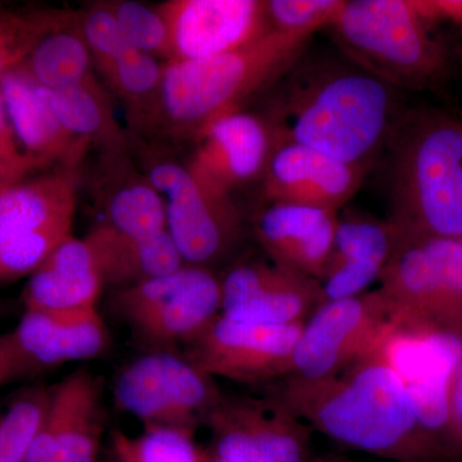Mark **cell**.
I'll use <instances>...</instances> for the list:
<instances>
[{
  "label": "cell",
  "instance_id": "20",
  "mask_svg": "<svg viewBox=\"0 0 462 462\" xmlns=\"http://www.w3.org/2000/svg\"><path fill=\"white\" fill-rule=\"evenodd\" d=\"M338 218L328 209L267 203L254 218V236L272 263L320 281Z\"/></svg>",
  "mask_w": 462,
  "mask_h": 462
},
{
  "label": "cell",
  "instance_id": "34",
  "mask_svg": "<svg viewBox=\"0 0 462 462\" xmlns=\"http://www.w3.org/2000/svg\"><path fill=\"white\" fill-rule=\"evenodd\" d=\"M78 27L93 58L96 71L135 51L107 5H91L78 14Z\"/></svg>",
  "mask_w": 462,
  "mask_h": 462
},
{
  "label": "cell",
  "instance_id": "36",
  "mask_svg": "<svg viewBox=\"0 0 462 462\" xmlns=\"http://www.w3.org/2000/svg\"><path fill=\"white\" fill-rule=\"evenodd\" d=\"M448 427L455 454L462 461V355L449 384Z\"/></svg>",
  "mask_w": 462,
  "mask_h": 462
},
{
  "label": "cell",
  "instance_id": "4",
  "mask_svg": "<svg viewBox=\"0 0 462 462\" xmlns=\"http://www.w3.org/2000/svg\"><path fill=\"white\" fill-rule=\"evenodd\" d=\"M436 0H345L329 27L346 60L398 90L436 89L452 51Z\"/></svg>",
  "mask_w": 462,
  "mask_h": 462
},
{
  "label": "cell",
  "instance_id": "10",
  "mask_svg": "<svg viewBox=\"0 0 462 462\" xmlns=\"http://www.w3.org/2000/svg\"><path fill=\"white\" fill-rule=\"evenodd\" d=\"M397 325L396 311L379 288L322 302L303 324L291 376L333 375L384 342Z\"/></svg>",
  "mask_w": 462,
  "mask_h": 462
},
{
  "label": "cell",
  "instance_id": "30",
  "mask_svg": "<svg viewBox=\"0 0 462 462\" xmlns=\"http://www.w3.org/2000/svg\"><path fill=\"white\" fill-rule=\"evenodd\" d=\"M50 388L32 387L0 406V462H26L47 409Z\"/></svg>",
  "mask_w": 462,
  "mask_h": 462
},
{
  "label": "cell",
  "instance_id": "19",
  "mask_svg": "<svg viewBox=\"0 0 462 462\" xmlns=\"http://www.w3.org/2000/svg\"><path fill=\"white\" fill-rule=\"evenodd\" d=\"M27 373L91 360L107 349L109 331L98 309L25 310L11 331Z\"/></svg>",
  "mask_w": 462,
  "mask_h": 462
},
{
  "label": "cell",
  "instance_id": "32",
  "mask_svg": "<svg viewBox=\"0 0 462 462\" xmlns=\"http://www.w3.org/2000/svg\"><path fill=\"white\" fill-rule=\"evenodd\" d=\"M107 5L134 50L169 62V29L158 5L149 7L134 0H121Z\"/></svg>",
  "mask_w": 462,
  "mask_h": 462
},
{
  "label": "cell",
  "instance_id": "38",
  "mask_svg": "<svg viewBox=\"0 0 462 462\" xmlns=\"http://www.w3.org/2000/svg\"><path fill=\"white\" fill-rule=\"evenodd\" d=\"M436 5L443 20L457 27L462 35V0H436Z\"/></svg>",
  "mask_w": 462,
  "mask_h": 462
},
{
  "label": "cell",
  "instance_id": "37",
  "mask_svg": "<svg viewBox=\"0 0 462 462\" xmlns=\"http://www.w3.org/2000/svg\"><path fill=\"white\" fill-rule=\"evenodd\" d=\"M29 375L11 331L0 336V387L21 376Z\"/></svg>",
  "mask_w": 462,
  "mask_h": 462
},
{
  "label": "cell",
  "instance_id": "11",
  "mask_svg": "<svg viewBox=\"0 0 462 462\" xmlns=\"http://www.w3.org/2000/svg\"><path fill=\"white\" fill-rule=\"evenodd\" d=\"M166 203L167 231L185 264L208 267L238 245L243 220L234 199L217 196L175 161H156L145 170Z\"/></svg>",
  "mask_w": 462,
  "mask_h": 462
},
{
  "label": "cell",
  "instance_id": "16",
  "mask_svg": "<svg viewBox=\"0 0 462 462\" xmlns=\"http://www.w3.org/2000/svg\"><path fill=\"white\" fill-rule=\"evenodd\" d=\"M105 430L103 382L78 369L50 388L26 462H99Z\"/></svg>",
  "mask_w": 462,
  "mask_h": 462
},
{
  "label": "cell",
  "instance_id": "5",
  "mask_svg": "<svg viewBox=\"0 0 462 462\" xmlns=\"http://www.w3.org/2000/svg\"><path fill=\"white\" fill-rule=\"evenodd\" d=\"M309 38L267 32L257 42L220 56L165 63L161 123L196 135L218 116L238 111L266 90L306 50Z\"/></svg>",
  "mask_w": 462,
  "mask_h": 462
},
{
  "label": "cell",
  "instance_id": "29",
  "mask_svg": "<svg viewBox=\"0 0 462 462\" xmlns=\"http://www.w3.org/2000/svg\"><path fill=\"white\" fill-rule=\"evenodd\" d=\"M75 16L60 9H11L0 5V78L20 69L44 36L69 25Z\"/></svg>",
  "mask_w": 462,
  "mask_h": 462
},
{
  "label": "cell",
  "instance_id": "26",
  "mask_svg": "<svg viewBox=\"0 0 462 462\" xmlns=\"http://www.w3.org/2000/svg\"><path fill=\"white\" fill-rule=\"evenodd\" d=\"M20 69L47 90L66 89L96 80L93 58L79 32L78 14L69 25L44 36Z\"/></svg>",
  "mask_w": 462,
  "mask_h": 462
},
{
  "label": "cell",
  "instance_id": "28",
  "mask_svg": "<svg viewBox=\"0 0 462 462\" xmlns=\"http://www.w3.org/2000/svg\"><path fill=\"white\" fill-rule=\"evenodd\" d=\"M103 199L105 225L132 236H151L167 230L166 203L147 176L129 170L123 181L108 184Z\"/></svg>",
  "mask_w": 462,
  "mask_h": 462
},
{
  "label": "cell",
  "instance_id": "12",
  "mask_svg": "<svg viewBox=\"0 0 462 462\" xmlns=\"http://www.w3.org/2000/svg\"><path fill=\"white\" fill-rule=\"evenodd\" d=\"M209 448L229 462H306L311 428L273 392L264 396L223 394L207 416Z\"/></svg>",
  "mask_w": 462,
  "mask_h": 462
},
{
  "label": "cell",
  "instance_id": "22",
  "mask_svg": "<svg viewBox=\"0 0 462 462\" xmlns=\"http://www.w3.org/2000/svg\"><path fill=\"white\" fill-rule=\"evenodd\" d=\"M394 247L389 221L339 215L329 260L320 281L322 302L355 297L379 281Z\"/></svg>",
  "mask_w": 462,
  "mask_h": 462
},
{
  "label": "cell",
  "instance_id": "21",
  "mask_svg": "<svg viewBox=\"0 0 462 462\" xmlns=\"http://www.w3.org/2000/svg\"><path fill=\"white\" fill-rule=\"evenodd\" d=\"M0 91L9 123L27 156L42 170H79L90 144L63 126L38 85L17 69L0 78Z\"/></svg>",
  "mask_w": 462,
  "mask_h": 462
},
{
  "label": "cell",
  "instance_id": "15",
  "mask_svg": "<svg viewBox=\"0 0 462 462\" xmlns=\"http://www.w3.org/2000/svg\"><path fill=\"white\" fill-rule=\"evenodd\" d=\"M158 8L169 29V62L220 56L272 32L264 0H169Z\"/></svg>",
  "mask_w": 462,
  "mask_h": 462
},
{
  "label": "cell",
  "instance_id": "1",
  "mask_svg": "<svg viewBox=\"0 0 462 462\" xmlns=\"http://www.w3.org/2000/svg\"><path fill=\"white\" fill-rule=\"evenodd\" d=\"M266 90L258 115L275 147L305 145L367 171L402 112L396 89L345 56H307L306 50Z\"/></svg>",
  "mask_w": 462,
  "mask_h": 462
},
{
  "label": "cell",
  "instance_id": "39",
  "mask_svg": "<svg viewBox=\"0 0 462 462\" xmlns=\"http://www.w3.org/2000/svg\"><path fill=\"white\" fill-rule=\"evenodd\" d=\"M0 138L18 144L16 135H14V129H12L11 123H9L7 109H5L2 91H0Z\"/></svg>",
  "mask_w": 462,
  "mask_h": 462
},
{
  "label": "cell",
  "instance_id": "31",
  "mask_svg": "<svg viewBox=\"0 0 462 462\" xmlns=\"http://www.w3.org/2000/svg\"><path fill=\"white\" fill-rule=\"evenodd\" d=\"M109 451L120 462H200L194 434L173 430H145L139 436L114 431Z\"/></svg>",
  "mask_w": 462,
  "mask_h": 462
},
{
  "label": "cell",
  "instance_id": "14",
  "mask_svg": "<svg viewBox=\"0 0 462 462\" xmlns=\"http://www.w3.org/2000/svg\"><path fill=\"white\" fill-rule=\"evenodd\" d=\"M196 145L185 166L206 189L233 199L234 191L261 180L275 141L258 114L227 112L194 135Z\"/></svg>",
  "mask_w": 462,
  "mask_h": 462
},
{
  "label": "cell",
  "instance_id": "18",
  "mask_svg": "<svg viewBox=\"0 0 462 462\" xmlns=\"http://www.w3.org/2000/svg\"><path fill=\"white\" fill-rule=\"evenodd\" d=\"M367 170L314 148L284 143L273 149L261 182L267 203L339 212L360 190Z\"/></svg>",
  "mask_w": 462,
  "mask_h": 462
},
{
  "label": "cell",
  "instance_id": "24",
  "mask_svg": "<svg viewBox=\"0 0 462 462\" xmlns=\"http://www.w3.org/2000/svg\"><path fill=\"white\" fill-rule=\"evenodd\" d=\"M84 238L103 285L114 291L169 275L185 264L167 230L156 236H132L100 224Z\"/></svg>",
  "mask_w": 462,
  "mask_h": 462
},
{
  "label": "cell",
  "instance_id": "3",
  "mask_svg": "<svg viewBox=\"0 0 462 462\" xmlns=\"http://www.w3.org/2000/svg\"><path fill=\"white\" fill-rule=\"evenodd\" d=\"M385 149L392 226L462 239V118L431 107L402 111Z\"/></svg>",
  "mask_w": 462,
  "mask_h": 462
},
{
  "label": "cell",
  "instance_id": "7",
  "mask_svg": "<svg viewBox=\"0 0 462 462\" xmlns=\"http://www.w3.org/2000/svg\"><path fill=\"white\" fill-rule=\"evenodd\" d=\"M79 170L56 169L0 193V285L32 276L72 236Z\"/></svg>",
  "mask_w": 462,
  "mask_h": 462
},
{
  "label": "cell",
  "instance_id": "27",
  "mask_svg": "<svg viewBox=\"0 0 462 462\" xmlns=\"http://www.w3.org/2000/svg\"><path fill=\"white\" fill-rule=\"evenodd\" d=\"M165 63L138 51L100 67L97 71L105 79L109 89L125 105L132 123H161Z\"/></svg>",
  "mask_w": 462,
  "mask_h": 462
},
{
  "label": "cell",
  "instance_id": "9",
  "mask_svg": "<svg viewBox=\"0 0 462 462\" xmlns=\"http://www.w3.org/2000/svg\"><path fill=\"white\" fill-rule=\"evenodd\" d=\"M114 394L118 409L138 419L145 430L196 434L224 392L185 356L152 351L121 370Z\"/></svg>",
  "mask_w": 462,
  "mask_h": 462
},
{
  "label": "cell",
  "instance_id": "35",
  "mask_svg": "<svg viewBox=\"0 0 462 462\" xmlns=\"http://www.w3.org/2000/svg\"><path fill=\"white\" fill-rule=\"evenodd\" d=\"M42 167L32 160L16 143L0 138V193L18 182L32 178Z\"/></svg>",
  "mask_w": 462,
  "mask_h": 462
},
{
  "label": "cell",
  "instance_id": "25",
  "mask_svg": "<svg viewBox=\"0 0 462 462\" xmlns=\"http://www.w3.org/2000/svg\"><path fill=\"white\" fill-rule=\"evenodd\" d=\"M39 89L69 133L89 143L90 147L99 148L103 154L125 153L126 135L115 118L107 91L98 79L66 89Z\"/></svg>",
  "mask_w": 462,
  "mask_h": 462
},
{
  "label": "cell",
  "instance_id": "2",
  "mask_svg": "<svg viewBox=\"0 0 462 462\" xmlns=\"http://www.w3.org/2000/svg\"><path fill=\"white\" fill-rule=\"evenodd\" d=\"M388 338L333 375L287 376L272 392L312 430L349 448L398 462H451L422 427Z\"/></svg>",
  "mask_w": 462,
  "mask_h": 462
},
{
  "label": "cell",
  "instance_id": "40",
  "mask_svg": "<svg viewBox=\"0 0 462 462\" xmlns=\"http://www.w3.org/2000/svg\"><path fill=\"white\" fill-rule=\"evenodd\" d=\"M200 462H229L215 454L211 448H202L200 447Z\"/></svg>",
  "mask_w": 462,
  "mask_h": 462
},
{
  "label": "cell",
  "instance_id": "17",
  "mask_svg": "<svg viewBox=\"0 0 462 462\" xmlns=\"http://www.w3.org/2000/svg\"><path fill=\"white\" fill-rule=\"evenodd\" d=\"M221 315L263 325L305 322L322 303L316 279L272 261L236 264L221 279Z\"/></svg>",
  "mask_w": 462,
  "mask_h": 462
},
{
  "label": "cell",
  "instance_id": "33",
  "mask_svg": "<svg viewBox=\"0 0 462 462\" xmlns=\"http://www.w3.org/2000/svg\"><path fill=\"white\" fill-rule=\"evenodd\" d=\"M345 0H264L272 32L311 38L333 25Z\"/></svg>",
  "mask_w": 462,
  "mask_h": 462
},
{
  "label": "cell",
  "instance_id": "23",
  "mask_svg": "<svg viewBox=\"0 0 462 462\" xmlns=\"http://www.w3.org/2000/svg\"><path fill=\"white\" fill-rule=\"evenodd\" d=\"M105 289L89 243L67 238L29 278L23 289L25 310L94 309Z\"/></svg>",
  "mask_w": 462,
  "mask_h": 462
},
{
  "label": "cell",
  "instance_id": "43",
  "mask_svg": "<svg viewBox=\"0 0 462 462\" xmlns=\"http://www.w3.org/2000/svg\"><path fill=\"white\" fill-rule=\"evenodd\" d=\"M314 462H329V461H328V460H322V458H320V460H316V461H314Z\"/></svg>",
  "mask_w": 462,
  "mask_h": 462
},
{
  "label": "cell",
  "instance_id": "13",
  "mask_svg": "<svg viewBox=\"0 0 462 462\" xmlns=\"http://www.w3.org/2000/svg\"><path fill=\"white\" fill-rule=\"evenodd\" d=\"M305 322L263 325L218 315L185 346V357L212 378L273 384L293 373V356Z\"/></svg>",
  "mask_w": 462,
  "mask_h": 462
},
{
  "label": "cell",
  "instance_id": "44",
  "mask_svg": "<svg viewBox=\"0 0 462 462\" xmlns=\"http://www.w3.org/2000/svg\"><path fill=\"white\" fill-rule=\"evenodd\" d=\"M457 462H462V461H457Z\"/></svg>",
  "mask_w": 462,
  "mask_h": 462
},
{
  "label": "cell",
  "instance_id": "8",
  "mask_svg": "<svg viewBox=\"0 0 462 462\" xmlns=\"http://www.w3.org/2000/svg\"><path fill=\"white\" fill-rule=\"evenodd\" d=\"M221 279L208 267L184 264L169 275L112 291L109 307L151 352H173L221 315Z\"/></svg>",
  "mask_w": 462,
  "mask_h": 462
},
{
  "label": "cell",
  "instance_id": "41",
  "mask_svg": "<svg viewBox=\"0 0 462 462\" xmlns=\"http://www.w3.org/2000/svg\"><path fill=\"white\" fill-rule=\"evenodd\" d=\"M103 462H120L116 458V456L112 454L109 449H107V452H106L105 457H103Z\"/></svg>",
  "mask_w": 462,
  "mask_h": 462
},
{
  "label": "cell",
  "instance_id": "6",
  "mask_svg": "<svg viewBox=\"0 0 462 462\" xmlns=\"http://www.w3.org/2000/svg\"><path fill=\"white\" fill-rule=\"evenodd\" d=\"M379 282L401 325L462 337V239L394 229L393 252Z\"/></svg>",
  "mask_w": 462,
  "mask_h": 462
},
{
  "label": "cell",
  "instance_id": "42",
  "mask_svg": "<svg viewBox=\"0 0 462 462\" xmlns=\"http://www.w3.org/2000/svg\"><path fill=\"white\" fill-rule=\"evenodd\" d=\"M3 311V303L2 300H0V314H2Z\"/></svg>",
  "mask_w": 462,
  "mask_h": 462
}]
</instances>
